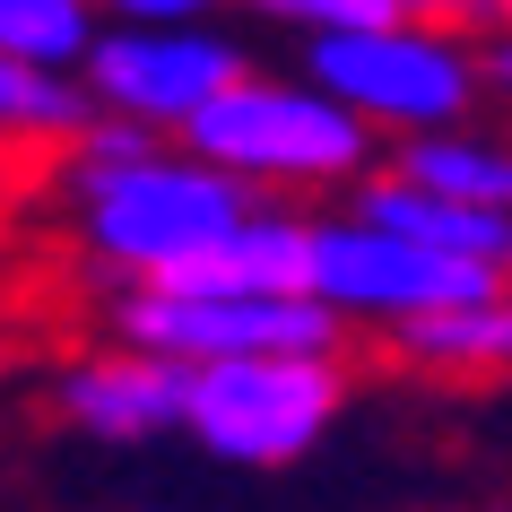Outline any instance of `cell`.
Instances as JSON below:
<instances>
[{
    "mask_svg": "<svg viewBox=\"0 0 512 512\" xmlns=\"http://www.w3.org/2000/svg\"><path fill=\"white\" fill-rule=\"evenodd\" d=\"M27 191H44V174H35V165H18V157H0V226L27 209Z\"/></svg>",
    "mask_w": 512,
    "mask_h": 512,
    "instance_id": "16",
    "label": "cell"
},
{
    "mask_svg": "<svg viewBox=\"0 0 512 512\" xmlns=\"http://www.w3.org/2000/svg\"><path fill=\"white\" fill-rule=\"evenodd\" d=\"M105 339L174 365V374H209L243 356H348L339 322L313 296H217V287H131L105 296Z\"/></svg>",
    "mask_w": 512,
    "mask_h": 512,
    "instance_id": "6",
    "label": "cell"
},
{
    "mask_svg": "<svg viewBox=\"0 0 512 512\" xmlns=\"http://www.w3.org/2000/svg\"><path fill=\"white\" fill-rule=\"evenodd\" d=\"M296 79L322 87L382 148L478 122L469 18H452V9H400V18L356 27V35H313V44H296Z\"/></svg>",
    "mask_w": 512,
    "mask_h": 512,
    "instance_id": "3",
    "label": "cell"
},
{
    "mask_svg": "<svg viewBox=\"0 0 512 512\" xmlns=\"http://www.w3.org/2000/svg\"><path fill=\"white\" fill-rule=\"evenodd\" d=\"M96 27L105 18L79 9V0H0V61L79 87V61L96 53Z\"/></svg>",
    "mask_w": 512,
    "mask_h": 512,
    "instance_id": "14",
    "label": "cell"
},
{
    "mask_svg": "<svg viewBox=\"0 0 512 512\" xmlns=\"http://www.w3.org/2000/svg\"><path fill=\"white\" fill-rule=\"evenodd\" d=\"M382 174L408 191H434V200H460V209L512 217V131H495V122L400 139V148H382Z\"/></svg>",
    "mask_w": 512,
    "mask_h": 512,
    "instance_id": "11",
    "label": "cell"
},
{
    "mask_svg": "<svg viewBox=\"0 0 512 512\" xmlns=\"http://www.w3.org/2000/svg\"><path fill=\"white\" fill-rule=\"evenodd\" d=\"M348 356H243L183 382V434L217 469H296L348 417Z\"/></svg>",
    "mask_w": 512,
    "mask_h": 512,
    "instance_id": "5",
    "label": "cell"
},
{
    "mask_svg": "<svg viewBox=\"0 0 512 512\" xmlns=\"http://www.w3.org/2000/svg\"><path fill=\"white\" fill-rule=\"evenodd\" d=\"M9 261H18V252H9V226H0V287H9Z\"/></svg>",
    "mask_w": 512,
    "mask_h": 512,
    "instance_id": "18",
    "label": "cell"
},
{
    "mask_svg": "<svg viewBox=\"0 0 512 512\" xmlns=\"http://www.w3.org/2000/svg\"><path fill=\"white\" fill-rule=\"evenodd\" d=\"M18 356H27V330H18V313H0V382L18 374Z\"/></svg>",
    "mask_w": 512,
    "mask_h": 512,
    "instance_id": "17",
    "label": "cell"
},
{
    "mask_svg": "<svg viewBox=\"0 0 512 512\" xmlns=\"http://www.w3.org/2000/svg\"><path fill=\"white\" fill-rule=\"evenodd\" d=\"M486 287H495L486 270L408 252V243L356 226L348 209H322L313 217V243H304V296L339 322V339H391V330L434 322L452 304H478Z\"/></svg>",
    "mask_w": 512,
    "mask_h": 512,
    "instance_id": "7",
    "label": "cell"
},
{
    "mask_svg": "<svg viewBox=\"0 0 512 512\" xmlns=\"http://www.w3.org/2000/svg\"><path fill=\"white\" fill-rule=\"evenodd\" d=\"M243 70H252V44L217 27L200 0H131L96 27V53L79 61V96L96 122L183 139Z\"/></svg>",
    "mask_w": 512,
    "mask_h": 512,
    "instance_id": "4",
    "label": "cell"
},
{
    "mask_svg": "<svg viewBox=\"0 0 512 512\" xmlns=\"http://www.w3.org/2000/svg\"><path fill=\"white\" fill-rule=\"evenodd\" d=\"M304 243H313V217L252 209L235 235L217 243L200 270H183L174 287H217V296H304Z\"/></svg>",
    "mask_w": 512,
    "mask_h": 512,
    "instance_id": "12",
    "label": "cell"
},
{
    "mask_svg": "<svg viewBox=\"0 0 512 512\" xmlns=\"http://www.w3.org/2000/svg\"><path fill=\"white\" fill-rule=\"evenodd\" d=\"M79 131H87V96L70 79H35L18 61H0V157L44 174Z\"/></svg>",
    "mask_w": 512,
    "mask_h": 512,
    "instance_id": "13",
    "label": "cell"
},
{
    "mask_svg": "<svg viewBox=\"0 0 512 512\" xmlns=\"http://www.w3.org/2000/svg\"><path fill=\"white\" fill-rule=\"evenodd\" d=\"M469 79L478 105L512 113V18H469Z\"/></svg>",
    "mask_w": 512,
    "mask_h": 512,
    "instance_id": "15",
    "label": "cell"
},
{
    "mask_svg": "<svg viewBox=\"0 0 512 512\" xmlns=\"http://www.w3.org/2000/svg\"><path fill=\"white\" fill-rule=\"evenodd\" d=\"M374 348L426 382H512V278H495L478 304H452L434 322L391 330Z\"/></svg>",
    "mask_w": 512,
    "mask_h": 512,
    "instance_id": "10",
    "label": "cell"
},
{
    "mask_svg": "<svg viewBox=\"0 0 512 512\" xmlns=\"http://www.w3.org/2000/svg\"><path fill=\"white\" fill-rule=\"evenodd\" d=\"M174 148H191L209 174H226L252 209H296V217H304V200H348V191H365L382 174L374 131H356L296 70H261V61Z\"/></svg>",
    "mask_w": 512,
    "mask_h": 512,
    "instance_id": "2",
    "label": "cell"
},
{
    "mask_svg": "<svg viewBox=\"0 0 512 512\" xmlns=\"http://www.w3.org/2000/svg\"><path fill=\"white\" fill-rule=\"evenodd\" d=\"M44 191H61V243L96 304L131 287H174L252 217V200L174 139L122 165H44Z\"/></svg>",
    "mask_w": 512,
    "mask_h": 512,
    "instance_id": "1",
    "label": "cell"
},
{
    "mask_svg": "<svg viewBox=\"0 0 512 512\" xmlns=\"http://www.w3.org/2000/svg\"><path fill=\"white\" fill-rule=\"evenodd\" d=\"M183 382L174 365L139 348H113V339H87L53 365V417L105 452H139V443H165L183 434Z\"/></svg>",
    "mask_w": 512,
    "mask_h": 512,
    "instance_id": "8",
    "label": "cell"
},
{
    "mask_svg": "<svg viewBox=\"0 0 512 512\" xmlns=\"http://www.w3.org/2000/svg\"><path fill=\"white\" fill-rule=\"evenodd\" d=\"M339 209L374 235L408 243V252H434V261H460V270H486V278H512V217H486V209H460V200H434V191H408L391 174H374L365 191H348Z\"/></svg>",
    "mask_w": 512,
    "mask_h": 512,
    "instance_id": "9",
    "label": "cell"
}]
</instances>
